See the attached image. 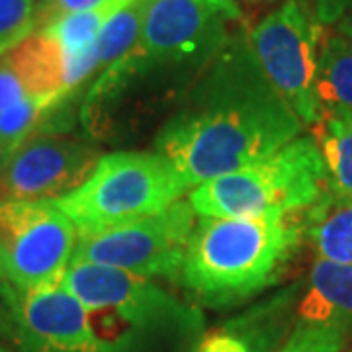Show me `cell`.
Returning <instances> with one entry per match:
<instances>
[{"label": "cell", "instance_id": "1", "mask_svg": "<svg viewBox=\"0 0 352 352\" xmlns=\"http://www.w3.org/2000/svg\"><path fill=\"white\" fill-rule=\"evenodd\" d=\"M20 352H194L204 314L151 278L71 263L59 284L2 292Z\"/></svg>", "mask_w": 352, "mask_h": 352}, {"label": "cell", "instance_id": "2", "mask_svg": "<svg viewBox=\"0 0 352 352\" xmlns=\"http://www.w3.org/2000/svg\"><path fill=\"white\" fill-rule=\"evenodd\" d=\"M302 131L241 24L157 131L155 149L198 186L272 155Z\"/></svg>", "mask_w": 352, "mask_h": 352}, {"label": "cell", "instance_id": "3", "mask_svg": "<svg viewBox=\"0 0 352 352\" xmlns=\"http://www.w3.org/2000/svg\"><path fill=\"white\" fill-rule=\"evenodd\" d=\"M311 221V215L200 217L176 282L206 307L247 302L280 280Z\"/></svg>", "mask_w": 352, "mask_h": 352}, {"label": "cell", "instance_id": "4", "mask_svg": "<svg viewBox=\"0 0 352 352\" xmlns=\"http://www.w3.org/2000/svg\"><path fill=\"white\" fill-rule=\"evenodd\" d=\"M200 217H294L335 206L327 190L323 159L311 135L233 173L201 182L188 194Z\"/></svg>", "mask_w": 352, "mask_h": 352}, {"label": "cell", "instance_id": "5", "mask_svg": "<svg viewBox=\"0 0 352 352\" xmlns=\"http://www.w3.org/2000/svg\"><path fill=\"white\" fill-rule=\"evenodd\" d=\"M190 188L159 153L113 151L98 159L78 188L53 201L78 233H96L159 214Z\"/></svg>", "mask_w": 352, "mask_h": 352}, {"label": "cell", "instance_id": "6", "mask_svg": "<svg viewBox=\"0 0 352 352\" xmlns=\"http://www.w3.org/2000/svg\"><path fill=\"white\" fill-rule=\"evenodd\" d=\"M78 231L53 200H0V292L59 284Z\"/></svg>", "mask_w": 352, "mask_h": 352}, {"label": "cell", "instance_id": "7", "mask_svg": "<svg viewBox=\"0 0 352 352\" xmlns=\"http://www.w3.org/2000/svg\"><path fill=\"white\" fill-rule=\"evenodd\" d=\"M194 226L196 214L190 201L178 200L149 217L96 233H78L71 263L110 266L138 276L176 282Z\"/></svg>", "mask_w": 352, "mask_h": 352}, {"label": "cell", "instance_id": "8", "mask_svg": "<svg viewBox=\"0 0 352 352\" xmlns=\"http://www.w3.org/2000/svg\"><path fill=\"white\" fill-rule=\"evenodd\" d=\"M321 30L298 0H286L249 32L264 75L296 116L309 126L321 116L315 88Z\"/></svg>", "mask_w": 352, "mask_h": 352}, {"label": "cell", "instance_id": "9", "mask_svg": "<svg viewBox=\"0 0 352 352\" xmlns=\"http://www.w3.org/2000/svg\"><path fill=\"white\" fill-rule=\"evenodd\" d=\"M100 159L87 139L39 131L22 143L0 178V200H59L76 190Z\"/></svg>", "mask_w": 352, "mask_h": 352}, {"label": "cell", "instance_id": "10", "mask_svg": "<svg viewBox=\"0 0 352 352\" xmlns=\"http://www.w3.org/2000/svg\"><path fill=\"white\" fill-rule=\"evenodd\" d=\"M298 321L333 325L352 335V266L317 258L296 305Z\"/></svg>", "mask_w": 352, "mask_h": 352}, {"label": "cell", "instance_id": "11", "mask_svg": "<svg viewBox=\"0 0 352 352\" xmlns=\"http://www.w3.org/2000/svg\"><path fill=\"white\" fill-rule=\"evenodd\" d=\"M311 138L323 159L329 196L335 206L352 204V113L321 110Z\"/></svg>", "mask_w": 352, "mask_h": 352}, {"label": "cell", "instance_id": "12", "mask_svg": "<svg viewBox=\"0 0 352 352\" xmlns=\"http://www.w3.org/2000/svg\"><path fill=\"white\" fill-rule=\"evenodd\" d=\"M30 96L71 92L65 87V57L57 41L45 32H34L18 47L6 53Z\"/></svg>", "mask_w": 352, "mask_h": 352}, {"label": "cell", "instance_id": "13", "mask_svg": "<svg viewBox=\"0 0 352 352\" xmlns=\"http://www.w3.org/2000/svg\"><path fill=\"white\" fill-rule=\"evenodd\" d=\"M315 88L321 110L352 113V41L339 32L321 30Z\"/></svg>", "mask_w": 352, "mask_h": 352}, {"label": "cell", "instance_id": "14", "mask_svg": "<svg viewBox=\"0 0 352 352\" xmlns=\"http://www.w3.org/2000/svg\"><path fill=\"white\" fill-rule=\"evenodd\" d=\"M75 92H57L45 96H28L0 110V149L10 155L36 133L43 131L47 122L63 108Z\"/></svg>", "mask_w": 352, "mask_h": 352}, {"label": "cell", "instance_id": "15", "mask_svg": "<svg viewBox=\"0 0 352 352\" xmlns=\"http://www.w3.org/2000/svg\"><path fill=\"white\" fill-rule=\"evenodd\" d=\"M153 0H133L102 25L96 38L98 73L135 47Z\"/></svg>", "mask_w": 352, "mask_h": 352}, {"label": "cell", "instance_id": "16", "mask_svg": "<svg viewBox=\"0 0 352 352\" xmlns=\"http://www.w3.org/2000/svg\"><path fill=\"white\" fill-rule=\"evenodd\" d=\"M307 237L319 258L352 266V204L321 212L309 226Z\"/></svg>", "mask_w": 352, "mask_h": 352}, {"label": "cell", "instance_id": "17", "mask_svg": "<svg viewBox=\"0 0 352 352\" xmlns=\"http://www.w3.org/2000/svg\"><path fill=\"white\" fill-rule=\"evenodd\" d=\"M38 30L36 0H0V57Z\"/></svg>", "mask_w": 352, "mask_h": 352}, {"label": "cell", "instance_id": "18", "mask_svg": "<svg viewBox=\"0 0 352 352\" xmlns=\"http://www.w3.org/2000/svg\"><path fill=\"white\" fill-rule=\"evenodd\" d=\"M349 339L351 333L339 327L298 321L274 352H342Z\"/></svg>", "mask_w": 352, "mask_h": 352}, {"label": "cell", "instance_id": "19", "mask_svg": "<svg viewBox=\"0 0 352 352\" xmlns=\"http://www.w3.org/2000/svg\"><path fill=\"white\" fill-rule=\"evenodd\" d=\"M194 352H258L241 331L226 325L215 331H206Z\"/></svg>", "mask_w": 352, "mask_h": 352}, {"label": "cell", "instance_id": "20", "mask_svg": "<svg viewBox=\"0 0 352 352\" xmlns=\"http://www.w3.org/2000/svg\"><path fill=\"white\" fill-rule=\"evenodd\" d=\"M28 90L6 55L0 57V110L28 98Z\"/></svg>", "mask_w": 352, "mask_h": 352}, {"label": "cell", "instance_id": "21", "mask_svg": "<svg viewBox=\"0 0 352 352\" xmlns=\"http://www.w3.org/2000/svg\"><path fill=\"white\" fill-rule=\"evenodd\" d=\"M98 2L100 0H51L45 8H41L38 12V30H41L43 25H47L53 20L61 18V16L80 12V10H88L94 4H98Z\"/></svg>", "mask_w": 352, "mask_h": 352}, {"label": "cell", "instance_id": "22", "mask_svg": "<svg viewBox=\"0 0 352 352\" xmlns=\"http://www.w3.org/2000/svg\"><path fill=\"white\" fill-rule=\"evenodd\" d=\"M337 32L340 36H344L346 39L352 41V4L349 6V10L342 14L339 18V25H337Z\"/></svg>", "mask_w": 352, "mask_h": 352}, {"label": "cell", "instance_id": "23", "mask_svg": "<svg viewBox=\"0 0 352 352\" xmlns=\"http://www.w3.org/2000/svg\"><path fill=\"white\" fill-rule=\"evenodd\" d=\"M245 2H247V6L251 8L252 12H261L264 8H268V6H274L280 0H245Z\"/></svg>", "mask_w": 352, "mask_h": 352}, {"label": "cell", "instance_id": "24", "mask_svg": "<svg viewBox=\"0 0 352 352\" xmlns=\"http://www.w3.org/2000/svg\"><path fill=\"white\" fill-rule=\"evenodd\" d=\"M8 159H10V155H6V153L0 149V178H2V173L6 168V164H8Z\"/></svg>", "mask_w": 352, "mask_h": 352}, {"label": "cell", "instance_id": "25", "mask_svg": "<svg viewBox=\"0 0 352 352\" xmlns=\"http://www.w3.org/2000/svg\"><path fill=\"white\" fill-rule=\"evenodd\" d=\"M51 0H36V4H38V12L41 10V8H45L47 4H50Z\"/></svg>", "mask_w": 352, "mask_h": 352}, {"label": "cell", "instance_id": "26", "mask_svg": "<svg viewBox=\"0 0 352 352\" xmlns=\"http://www.w3.org/2000/svg\"><path fill=\"white\" fill-rule=\"evenodd\" d=\"M0 352H10V351H8L6 346H2V344H0Z\"/></svg>", "mask_w": 352, "mask_h": 352}]
</instances>
